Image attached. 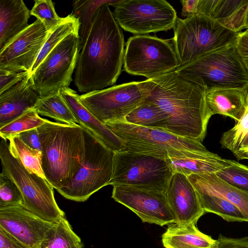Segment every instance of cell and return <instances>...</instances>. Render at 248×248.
<instances>
[{"label": "cell", "instance_id": "cell-6", "mask_svg": "<svg viewBox=\"0 0 248 248\" xmlns=\"http://www.w3.org/2000/svg\"><path fill=\"white\" fill-rule=\"evenodd\" d=\"M120 138L126 151L166 158L195 153H209L202 142L168 131L118 121L105 124Z\"/></svg>", "mask_w": 248, "mask_h": 248}, {"label": "cell", "instance_id": "cell-33", "mask_svg": "<svg viewBox=\"0 0 248 248\" xmlns=\"http://www.w3.org/2000/svg\"><path fill=\"white\" fill-rule=\"evenodd\" d=\"M80 23L72 13L64 17L62 22L50 33L32 69L31 74L36 70L47 54L61 41L72 33H79Z\"/></svg>", "mask_w": 248, "mask_h": 248}, {"label": "cell", "instance_id": "cell-25", "mask_svg": "<svg viewBox=\"0 0 248 248\" xmlns=\"http://www.w3.org/2000/svg\"><path fill=\"white\" fill-rule=\"evenodd\" d=\"M196 224L172 223L162 235L165 248H217V240L199 230Z\"/></svg>", "mask_w": 248, "mask_h": 248}, {"label": "cell", "instance_id": "cell-15", "mask_svg": "<svg viewBox=\"0 0 248 248\" xmlns=\"http://www.w3.org/2000/svg\"><path fill=\"white\" fill-rule=\"evenodd\" d=\"M50 34L39 19L0 51V68L28 71L32 69Z\"/></svg>", "mask_w": 248, "mask_h": 248}, {"label": "cell", "instance_id": "cell-7", "mask_svg": "<svg viewBox=\"0 0 248 248\" xmlns=\"http://www.w3.org/2000/svg\"><path fill=\"white\" fill-rule=\"evenodd\" d=\"M2 172L17 186L27 209L46 221L58 222L65 217L57 204L53 186L45 178L29 172L11 153L6 140L1 139Z\"/></svg>", "mask_w": 248, "mask_h": 248}, {"label": "cell", "instance_id": "cell-27", "mask_svg": "<svg viewBox=\"0 0 248 248\" xmlns=\"http://www.w3.org/2000/svg\"><path fill=\"white\" fill-rule=\"evenodd\" d=\"M220 143L238 160L248 159V97L243 115L233 127L222 134Z\"/></svg>", "mask_w": 248, "mask_h": 248}, {"label": "cell", "instance_id": "cell-40", "mask_svg": "<svg viewBox=\"0 0 248 248\" xmlns=\"http://www.w3.org/2000/svg\"><path fill=\"white\" fill-rule=\"evenodd\" d=\"M16 136L30 147L41 152V143L37 128L24 131Z\"/></svg>", "mask_w": 248, "mask_h": 248}, {"label": "cell", "instance_id": "cell-21", "mask_svg": "<svg viewBox=\"0 0 248 248\" xmlns=\"http://www.w3.org/2000/svg\"><path fill=\"white\" fill-rule=\"evenodd\" d=\"M248 90L220 89L205 92L206 107L211 116L220 114L239 121L248 104Z\"/></svg>", "mask_w": 248, "mask_h": 248}, {"label": "cell", "instance_id": "cell-16", "mask_svg": "<svg viewBox=\"0 0 248 248\" xmlns=\"http://www.w3.org/2000/svg\"><path fill=\"white\" fill-rule=\"evenodd\" d=\"M55 223L43 219L22 205L0 207V227L30 248H38Z\"/></svg>", "mask_w": 248, "mask_h": 248}, {"label": "cell", "instance_id": "cell-17", "mask_svg": "<svg viewBox=\"0 0 248 248\" xmlns=\"http://www.w3.org/2000/svg\"><path fill=\"white\" fill-rule=\"evenodd\" d=\"M175 218V223L196 224L206 213L201 207L197 192L187 176L180 173L172 175L166 192Z\"/></svg>", "mask_w": 248, "mask_h": 248}, {"label": "cell", "instance_id": "cell-20", "mask_svg": "<svg viewBox=\"0 0 248 248\" xmlns=\"http://www.w3.org/2000/svg\"><path fill=\"white\" fill-rule=\"evenodd\" d=\"M40 97L31 75L0 94V127L33 108Z\"/></svg>", "mask_w": 248, "mask_h": 248}, {"label": "cell", "instance_id": "cell-42", "mask_svg": "<svg viewBox=\"0 0 248 248\" xmlns=\"http://www.w3.org/2000/svg\"><path fill=\"white\" fill-rule=\"evenodd\" d=\"M0 248H30L0 227Z\"/></svg>", "mask_w": 248, "mask_h": 248}, {"label": "cell", "instance_id": "cell-35", "mask_svg": "<svg viewBox=\"0 0 248 248\" xmlns=\"http://www.w3.org/2000/svg\"><path fill=\"white\" fill-rule=\"evenodd\" d=\"M31 15L40 20L49 32H52L63 20L56 13L53 2L50 0H35L31 10Z\"/></svg>", "mask_w": 248, "mask_h": 248}, {"label": "cell", "instance_id": "cell-10", "mask_svg": "<svg viewBox=\"0 0 248 248\" xmlns=\"http://www.w3.org/2000/svg\"><path fill=\"white\" fill-rule=\"evenodd\" d=\"M171 40L148 35L129 37L124 50V71L147 79L174 71L180 64Z\"/></svg>", "mask_w": 248, "mask_h": 248}, {"label": "cell", "instance_id": "cell-14", "mask_svg": "<svg viewBox=\"0 0 248 248\" xmlns=\"http://www.w3.org/2000/svg\"><path fill=\"white\" fill-rule=\"evenodd\" d=\"M111 197L133 211L143 222L161 226L175 222L165 192L115 186Z\"/></svg>", "mask_w": 248, "mask_h": 248}, {"label": "cell", "instance_id": "cell-44", "mask_svg": "<svg viewBox=\"0 0 248 248\" xmlns=\"http://www.w3.org/2000/svg\"><path fill=\"white\" fill-rule=\"evenodd\" d=\"M245 28L247 29L248 30V5L247 7L246 14V17H245Z\"/></svg>", "mask_w": 248, "mask_h": 248}, {"label": "cell", "instance_id": "cell-18", "mask_svg": "<svg viewBox=\"0 0 248 248\" xmlns=\"http://www.w3.org/2000/svg\"><path fill=\"white\" fill-rule=\"evenodd\" d=\"M60 93L79 125L93 134L114 152L125 150L123 140L81 103L79 95L75 91L68 87L61 89Z\"/></svg>", "mask_w": 248, "mask_h": 248}, {"label": "cell", "instance_id": "cell-43", "mask_svg": "<svg viewBox=\"0 0 248 248\" xmlns=\"http://www.w3.org/2000/svg\"><path fill=\"white\" fill-rule=\"evenodd\" d=\"M199 0H181L182 8L181 15L183 17H187L196 13Z\"/></svg>", "mask_w": 248, "mask_h": 248}, {"label": "cell", "instance_id": "cell-37", "mask_svg": "<svg viewBox=\"0 0 248 248\" xmlns=\"http://www.w3.org/2000/svg\"><path fill=\"white\" fill-rule=\"evenodd\" d=\"M23 204L22 194L15 183L6 175L0 174V207Z\"/></svg>", "mask_w": 248, "mask_h": 248}, {"label": "cell", "instance_id": "cell-22", "mask_svg": "<svg viewBox=\"0 0 248 248\" xmlns=\"http://www.w3.org/2000/svg\"><path fill=\"white\" fill-rule=\"evenodd\" d=\"M30 13L22 0L0 1V51L30 25Z\"/></svg>", "mask_w": 248, "mask_h": 248}, {"label": "cell", "instance_id": "cell-9", "mask_svg": "<svg viewBox=\"0 0 248 248\" xmlns=\"http://www.w3.org/2000/svg\"><path fill=\"white\" fill-rule=\"evenodd\" d=\"M173 174L166 158L126 150L114 152L109 185L166 193Z\"/></svg>", "mask_w": 248, "mask_h": 248}, {"label": "cell", "instance_id": "cell-19", "mask_svg": "<svg viewBox=\"0 0 248 248\" xmlns=\"http://www.w3.org/2000/svg\"><path fill=\"white\" fill-rule=\"evenodd\" d=\"M248 5V0H199L196 14L206 16L232 31L240 32L245 29Z\"/></svg>", "mask_w": 248, "mask_h": 248}, {"label": "cell", "instance_id": "cell-41", "mask_svg": "<svg viewBox=\"0 0 248 248\" xmlns=\"http://www.w3.org/2000/svg\"><path fill=\"white\" fill-rule=\"evenodd\" d=\"M235 47L243 62L248 71V30L240 32Z\"/></svg>", "mask_w": 248, "mask_h": 248}, {"label": "cell", "instance_id": "cell-38", "mask_svg": "<svg viewBox=\"0 0 248 248\" xmlns=\"http://www.w3.org/2000/svg\"><path fill=\"white\" fill-rule=\"evenodd\" d=\"M30 75L27 71L0 68V94Z\"/></svg>", "mask_w": 248, "mask_h": 248}, {"label": "cell", "instance_id": "cell-26", "mask_svg": "<svg viewBox=\"0 0 248 248\" xmlns=\"http://www.w3.org/2000/svg\"><path fill=\"white\" fill-rule=\"evenodd\" d=\"M33 109L41 115L69 125L78 124L60 91L40 96Z\"/></svg>", "mask_w": 248, "mask_h": 248}, {"label": "cell", "instance_id": "cell-36", "mask_svg": "<svg viewBox=\"0 0 248 248\" xmlns=\"http://www.w3.org/2000/svg\"><path fill=\"white\" fill-rule=\"evenodd\" d=\"M232 186L248 192V167L235 162L215 173Z\"/></svg>", "mask_w": 248, "mask_h": 248}, {"label": "cell", "instance_id": "cell-34", "mask_svg": "<svg viewBox=\"0 0 248 248\" xmlns=\"http://www.w3.org/2000/svg\"><path fill=\"white\" fill-rule=\"evenodd\" d=\"M33 109L24 112L9 123L0 127L1 139L6 140L19 133L29 129L37 128L45 122Z\"/></svg>", "mask_w": 248, "mask_h": 248}, {"label": "cell", "instance_id": "cell-5", "mask_svg": "<svg viewBox=\"0 0 248 248\" xmlns=\"http://www.w3.org/2000/svg\"><path fill=\"white\" fill-rule=\"evenodd\" d=\"M172 38L180 66L206 54L235 46L240 32L206 16L193 15L177 18Z\"/></svg>", "mask_w": 248, "mask_h": 248}, {"label": "cell", "instance_id": "cell-30", "mask_svg": "<svg viewBox=\"0 0 248 248\" xmlns=\"http://www.w3.org/2000/svg\"><path fill=\"white\" fill-rule=\"evenodd\" d=\"M124 121L140 126L163 130L167 117L157 104L146 99L126 116Z\"/></svg>", "mask_w": 248, "mask_h": 248}, {"label": "cell", "instance_id": "cell-1", "mask_svg": "<svg viewBox=\"0 0 248 248\" xmlns=\"http://www.w3.org/2000/svg\"><path fill=\"white\" fill-rule=\"evenodd\" d=\"M123 33L109 5L99 8L79 53L74 82L84 93L115 84L124 64Z\"/></svg>", "mask_w": 248, "mask_h": 248}, {"label": "cell", "instance_id": "cell-24", "mask_svg": "<svg viewBox=\"0 0 248 248\" xmlns=\"http://www.w3.org/2000/svg\"><path fill=\"white\" fill-rule=\"evenodd\" d=\"M187 177L195 188L218 195L233 204L248 222V192L231 186L215 173L192 174Z\"/></svg>", "mask_w": 248, "mask_h": 248}, {"label": "cell", "instance_id": "cell-28", "mask_svg": "<svg viewBox=\"0 0 248 248\" xmlns=\"http://www.w3.org/2000/svg\"><path fill=\"white\" fill-rule=\"evenodd\" d=\"M195 189L205 213L217 214L228 222H248L241 211L223 197L199 188Z\"/></svg>", "mask_w": 248, "mask_h": 248}, {"label": "cell", "instance_id": "cell-8", "mask_svg": "<svg viewBox=\"0 0 248 248\" xmlns=\"http://www.w3.org/2000/svg\"><path fill=\"white\" fill-rule=\"evenodd\" d=\"M83 128L85 152L84 160L75 176L64 187L56 190L67 199L83 202L111 178L114 152L95 136Z\"/></svg>", "mask_w": 248, "mask_h": 248}, {"label": "cell", "instance_id": "cell-29", "mask_svg": "<svg viewBox=\"0 0 248 248\" xmlns=\"http://www.w3.org/2000/svg\"><path fill=\"white\" fill-rule=\"evenodd\" d=\"M38 248H83V245L65 216L46 232Z\"/></svg>", "mask_w": 248, "mask_h": 248}, {"label": "cell", "instance_id": "cell-23", "mask_svg": "<svg viewBox=\"0 0 248 248\" xmlns=\"http://www.w3.org/2000/svg\"><path fill=\"white\" fill-rule=\"evenodd\" d=\"M166 159L173 173H180L187 176L192 174L216 173L236 162L211 152L169 157Z\"/></svg>", "mask_w": 248, "mask_h": 248}, {"label": "cell", "instance_id": "cell-31", "mask_svg": "<svg viewBox=\"0 0 248 248\" xmlns=\"http://www.w3.org/2000/svg\"><path fill=\"white\" fill-rule=\"evenodd\" d=\"M119 0H75L72 14L79 20L80 29V49L84 45L90 32L94 15L100 7L108 4L113 6Z\"/></svg>", "mask_w": 248, "mask_h": 248}, {"label": "cell", "instance_id": "cell-4", "mask_svg": "<svg viewBox=\"0 0 248 248\" xmlns=\"http://www.w3.org/2000/svg\"><path fill=\"white\" fill-rule=\"evenodd\" d=\"M174 71L205 92L220 89L248 90V71L235 45L203 55Z\"/></svg>", "mask_w": 248, "mask_h": 248}, {"label": "cell", "instance_id": "cell-12", "mask_svg": "<svg viewBox=\"0 0 248 248\" xmlns=\"http://www.w3.org/2000/svg\"><path fill=\"white\" fill-rule=\"evenodd\" d=\"M112 6L120 27L137 35L170 30L178 18L175 9L165 0H119Z\"/></svg>", "mask_w": 248, "mask_h": 248}, {"label": "cell", "instance_id": "cell-32", "mask_svg": "<svg viewBox=\"0 0 248 248\" xmlns=\"http://www.w3.org/2000/svg\"><path fill=\"white\" fill-rule=\"evenodd\" d=\"M8 140L11 154L29 172L45 178L41 166V152L28 146L17 136Z\"/></svg>", "mask_w": 248, "mask_h": 248}, {"label": "cell", "instance_id": "cell-13", "mask_svg": "<svg viewBox=\"0 0 248 248\" xmlns=\"http://www.w3.org/2000/svg\"><path fill=\"white\" fill-rule=\"evenodd\" d=\"M80 51L79 33H72L47 54L31 74L40 96L69 87Z\"/></svg>", "mask_w": 248, "mask_h": 248}, {"label": "cell", "instance_id": "cell-3", "mask_svg": "<svg viewBox=\"0 0 248 248\" xmlns=\"http://www.w3.org/2000/svg\"><path fill=\"white\" fill-rule=\"evenodd\" d=\"M41 146V166L46 180L56 190L75 176L84 160L83 128L46 119L37 128Z\"/></svg>", "mask_w": 248, "mask_h": 248}, {"label": "cell", "instance_id": "cell-39", "mask_svg": "<svg viewBox=\"0 0 248 248\" xmlns=\"http://www.w3.org/2000/svg\"><path fill=\"white\" fill-rule=\"evenodd\" d=\"M217 248H248V237L233 238L219 234Z\"/></svg>", "mask_w": 248, "mask_h": 248}, {"label": "cell", "instance_id": "cell-11", "mask_svg": "<svg viewBox=\"0 0 248 248\" xmlns=\"http://www.w3.org/2000/svg\"><path fill=\"white\" fill-rule=\"evenodd\" d=\"M147 79L115 85L78 95L81 103L104 124L124 121L149 96Z\"/></svg>", "mask_w": 248, "mask_h": 248}, {"label": "cell", "instance_id": "cell-2", "mask_svg": "<svg viewBox=\"0 0 248 248\" xmlns=\"http://www.w3.org/2000/svg\"><path fill=\"white\" fill-rule=\"evenodd\" d=\"M149 95L146 98L164 112L167 122L163 130L202 141L211 116L205 91L172 71L147 79Z\"/></svg>", "mask_w": 248, "mask_h": 248}]
</instances>
